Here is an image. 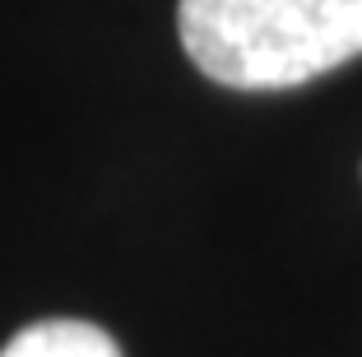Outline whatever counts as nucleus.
<instances>
[{
    "instance_id": "f257e3e1",
    "label": "nucleus",
    "mask_w": 362,
    "mask_h": 357,
    "mask_svg": "<svg viewBox=\"0 0 362 357\" xmlns=\"http://www.w3.org/2000/svg\"><path fill=\"white\" fill-rule=\"evenodd\" d=\"M177 28L214 84L298 88L362 56V0H181Z\"/></svg>"
},
{
    "instance_id": "f03ea898",
    "label": "nucleus",
    "mask_w": 362,
    "mask_h": 357,
    "mask_svg": "<svg viewBox=\"0 0 362 357\" xmlns=\"http://www.w3.org/2000/svg\"><path fill=\"white\" fill-rule=\"evenodd\" d=\"M0 357H121V348L88 320H37L19 329Z\"/></svg>"
}]
</instances>
